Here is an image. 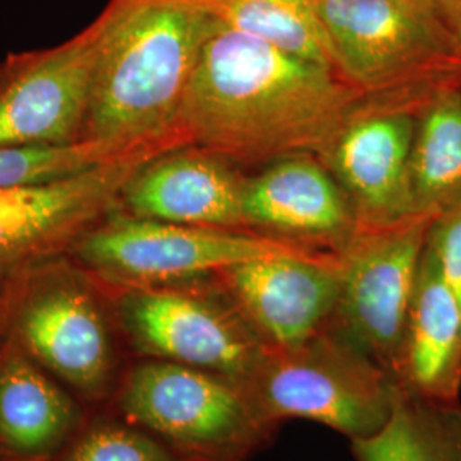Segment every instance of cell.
<instances>
[{
	"mask_svg": "<svg viewBox=\"0 0 461 461\" xmlns=\"http://www.w3.org/2000/svg\"><path fill=\"white\" fill-rule=\"evenodd\" d=\"M413 205L439 215L461 200V87L438 95L417 116L413 137Z\"/></svg>",
	"mask_w": 461,
	"mask_h": 461,
	"instance_id": "d6986e66",
	"label": "cell"
},
{
	"mask_svg": "<svg viewBox=\"0 0 461 461\" xmlns=\"http://www.w3.org/2000/svg\"><path fill=\"white\" fill-rule=\"evenodd\" d=\"M51 461H185L169 446L108 409L93 411Z\"/></svg>",
	"mask_w": 461,
	"mask_h": 461,
	"instance_id": "44dd1931",
	"label": "cell"
},
{
	"mask_svg": "<svg viewBox=\"0 0 461 461\" xmlns=\"http://www.w3.org/2000/svg\"><path fill=\"white\" fill-rule=\"evenodd\" d=\"M24 270L0 268V346L4 344V340L7 337L9 316H11L13 303H14V297H16L19 279H21V274Z\"/></svg>",
	"mask_w": 461,
	"mask_h": 461,
	"instance_id": "cb8c5ba5",
	"label": "cell"
},
{
	"mask_svg": "<svg viewBox=\"0 0 461 461\" xmlns=\"http://www.w3.org/2000/svg\"><path fill=\"white\" fill-rule=\"evenodd\" d=\"M446 32L461 47V0H429Z\"/></svg>",
	"mask_w": 461,
	"mask_h": 461,
	"instance_id": "d4e9b609",
	"label": "cell"
},
{
	"mask_svg": "<svg viewBox=\"0 0 461 461\" xmlns=\"http://www.w3.org/2000/svg\"><path fill=\"white\" fill-rule=\"evenodd\" d=\"M241 384L267 424L312 420L350 441L384 428L400 388L388 369L333 327L303 346L270 347Z\"/></svg>",
	"mask_w": 461,
	"mask_h": 461,
	"instance_id": "5b68a950",
	"label": "cell"
},
{
	"mask_svg": "<svg viewBox=\"0 0 461 461\" xmlns=\"http://www.w3.org/2000/svg\"><path fill=\"white\" fill-rule=\"evenodd\" d=\"M367 101L335 68L217 23L183 98L175 135L180 148L205 149L234 165L320 156Z\"/></svg>",
	"mask_w": 461,
	"mask_h": 461,
	"instance_id": "6da1fadb",
	"label": "cell"
},
{
	"mask_svg": "<svg viewBox=\"0 0 461 461\" xmlns=\"http://www.w3.org/2000/svg\"><path fill=\"white\" fill-rule=\"evenodd\" d=\"M436 215L357 230L335 255L340 301L331 327L398 379L420 260Z\"/></svg>",
	"mask_w": 461,
	"mask_h": 461,
	"instance_id": "9c48e42d",
	"label": "cell"
},
{
	"mask_svg": "<svg viewBox=\"0 0 461 461\" xmlns=\"http://www.w3.org/2000/svg\"><path fill=\"white\" fill-rule=\"evenodd\" d=\"M350 446L357 461H461V403L429 400L400 384L384 428Z\"/></svg>",
	"mask_w": 461,
	"mask_h": 461,
	"instance_id": "ac0fdd59",
	"label": "cell"
},
{
	"mask_svg": "<svg viewBox=\"0 0 461 461\" xmlns=\"http://www.w3.org/2000/svg\"><path fill=\"white\" fill-rule=\"evenodd\" d=\"M214 280L272 348L303 346L330 329L340 301V265L330 251L262 257Z\"/></svg>",
	"mask_w": 461,
	"mask_h": 461,
	"instance_id": "4fadbf2b",
	"label": "cell"
},
{
	"mask_svg": "<svg viewBox=\"0 0 461 461\" xmlns=\"http://www.w3.org/2000/svg\"><path fill=\"white\" fill-rule=\"evenodd\" d=\"M323 249L249 230H212L140 219L116 209L67 253L108 284L161 285L209 279L224 268L272 255Z\"/></svg>",
	"mask_w": 461,
	"mask_h": 461,
	"instance_id": "ba28073f",
	"label": "cell"
},
{
	"mask_svg": "<svg viewBox=\"0 0 461 461\" xmlns=\"http://www.w3.org/2000/svg\"><path fill=\"white\" fill-rule=\"evenodd\" d=\"M5 339L93 411L112 402L132 363L106 285L68 255L21 274Z\"/></svg>",
	"mask_w": 461,
	"mask_h": 461,
	"instance_id": "3957f363",
	"label": "cell"
},
{
	"mask_svg": "<svg viewBox=\"0 0 461 461\" xmlns=\"http://www.w3.org/2000/svg\"><path fill=\"white\" fill-rule=\"evenodd\" d=\"M93 409L7 339L0 346V461H51Z\"/></svg>",
	"mask_w": 461,
	"mask_h": 461,
	"instance_id": "2e32d148",
	"label": "cell"
},
{
	"mask_svg": "<svg viewBox=\"0 0 461 461\" xmlns=\"http://www.w3.org/2000/svg\"><path fill=\"white\" fill-rule=\"evenodd\" d=\"M103 284L132 361L182 364L243 383L270 348L214 277L161 285Z\"/></svg>",
	"mask_w": 461,
	"mask_h": 461,
	"instance_id": "52a82bcc",
	"label": "cell"
},
{
	"mask_svg": "<svg viewBox=\"0 0 461 461\" xmlns=\"http://www.w3.org/2000/svg\"><path fill=\"white\" fill-rule=\"evenodd\" d=\"M104 409L185 461H245L276 432L241 383L152 359H133Z\"/></svg>",
	"mask_w": 461,
	"mask_h": 461,
	"instance_id": "8992f818",
	"label": "cell"
},
{
	"mask_svg": "<svg viewBox=\"0 0 461 461\" xmlns=\"http://www.w3.org/2000/svg\"><path fill=\"white\" fill-rule=\"evenodd\" d=\"M339 72L373 101L422 112L461 87V47L429 0H313Z\"/></svg>",
	"mask_w": 461,
	"mask_h": 461,
	"instance_id": "277c9868",
	"label": "cell"
},
{
	"mask_svg": "<svg viewBox=\"0 0 461 461\" xmlns=\"http://www.w3.org/2000/svg\"><path fill=\"white\" fill-rule=\"evenodd\" d=\"M426 247L461 310V200L436 215Z\"/></svg>",
	"mask_w": 461,
	"mask_h": 461,
	"instance_id": "603a6c76",
	"label": "cell"
},
{
	"mask_svg": "<svg viewBox=\"0 0 461 461\" xmlns=\"http://www.w3.org/2000/svg\"><path fill=\"white\" fill-rule=\"evenodd\" d=\"M122 159L137 158H125L89 142L59 148H0V188L53 180Z\"/></svg>",
	"mask_w": 461,
	"mask_h": 461,
	"instance_id": "7402d4cb",
	"label": "cell"
},
{
	"mask_svg": "<svg viewBox=\"0 0 461 461\" xmlns=\"http://www.w3.org/2000/svg\"><path fill=\"white\" fill-rule=\"evenodd\" d=\"M83 140L149 161L180 149L175 122L217 21L192 0H110Z\"/></svg>",
	"mask_w": 461,
	"mask_h": 461,
	"instance_id": "7a4b0ae2",
	"label": "cell"
},
{
	"mask_svg": "<svg viewBox=\"0 0 461 461\" xmlns=\"http://www.w3.org/2000/svg\"><path fill=\"white\" fill-rule=\"evenodd\" d=\"M398 383L429 400L460 402L461 310L428 247L415 282Z\"/></svg>",
	"mask_w": 461,
	"mask_h": 461,
	"instance_id": "e0dca14e",
	"label": "cell"
},
{
	"mask_svg": "<svg viewBox=\"0 0 461 461\" xmlns=\"http://www.w3.org/2000/svg\"><path fill=\"white\" fill-rule=\"evenodd\" d=\"M419 113L407 104L371 99L318 156L350 200L357 230L420 215L415 212L411 176Z\"/></svg>",
	"mask_w": 461,
	"mask_h": 461,
	"instance_id": "7c38bea8",
	"label": "cell"
},
{
	"mask_svg": "<svg viewBox=\"0 0 461 461\" xmlns=\"http://www.w3.org/2000/svg\"><path fill=\"white\" fill-rule=\"evenodd\" d=\"M142 165L122 159L0 188V268L24 270L67 255L83 234L115 212L123 185Z\"/></svg>",
	"mask_w": 461,
	"mask_h": 461,
	"instance_id": "8fae6325",
	"label": "cell"
},
{
	"mask_svg": "<svg viewBox=\"0 0 461 461\" xmlns=\"http://www.w3.org/2000/svg\"><path fill=\"white\" fill-rule=\"evenodd\" d=\"M106 16L50 49L0 62V148H59L83 140Z\"/></svg>",
	"mask_w": 461,
	"mask_h": 461,
	"instance_id": "30bf717a",
	"label": "cell"
},
{
	"mask_svg": "<svg viewBox=\"0 0 461 461\" xmlns=\"http://www.w3.org/2000/svg\"><path fill=\"white\" fill-rule=\"evenodd\" d=\"M243 215L247 230L331 253L359 228L344 188L314 154L280 158L247 176Z\"/></svg>",
	"mask_w": 461,
	"mask_h": 461,
	"instance_id": "5bb4252c",
	"label": "cell"
},
{
	"mask_svg": "<svg viewBox=\"0 0 461 461\" xmlns=\"http://www.w3.org/2000/svg\"><path fill=\"white\" fill-rule=\"evenodd\" d=\"M219 24L339 72L313 0H192Z\"/></svg>",
	"mask_w": 461,
	"mask_h": 461,
	"instance_id": "ffe728a7",
	"label": "cell"
},
{
	"mask_svg": "<svg viewBox=\"0 0 461 461\" xmlns=\"http://www.w3.org/2000/svg\"><path fill=\"white\" fill-rule=\"evenodd\" d=\"M245 175L211 150L173 149L140 166L123 185L118 211L183 226L247 230Z\"/></svg>",
	"mask_w": 461,
	"mask_h": 461,
	"instance_id": "9a60e30c",
	"label": "cell"
}]
</instances>
